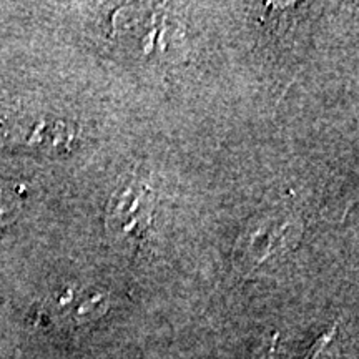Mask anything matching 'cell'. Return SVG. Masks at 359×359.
Here are the masks:
<instances>
[{
  "mask_svg": "<svg viewBox=\"0 0 359 359\" xmlns=\"http://www.w3.org/2000/svg\"><path fill=\"white\" fill-rule=\"evenodd\" d=\"M298 223L278 222L268 218L255 224L246 231L238 248V262H253L258 264L266 262L269 257H275L278 251H285L291 241L298 236Z\"/></svg>",
  "mask_w": 359,
  "mask_h": 359,
  "instance_id": "3",
  "label": "cell"
},
{
  "mask_svg": "<svg viewBox=\"0 0 359 359\" xmlns=\"http://www.w3.org/2000/svg\"><path fill=\"white\" fill-rule=\"evenodd\" d=\"M74 133L69 125L37 116H12L0 120V145L15 150L53 151L69 150Z\"/></svg>",
  "mask_w": 359,
  "mask_h": 359,
  "instance_id": "1",
  "label": "cell"
},
{
  "mask_svg": "<svg viewBox=\"0 0 359 359\" xmlns=\"http://www.w3.org/2000/svg\"><path fill=\"white\" fill-rule=\"evenodd\" d=\"M22 206L20 188L0 185V228L17 218Z\"/></svg>",
  "mask_w": 359,
  "mask_h": 359,
  "instance_id": "4",
  "label": "cell"
},
{
  "mask_svg": "<svg viewBox=\"0 0 359 359\" xmlns=\"http://www.w3.org/2000/svg\"><path fill=\"white\" fill-rule=\"evenodd\" d=\"M154 191L140 180L132 178L111 195L107 226L116 238H140L151 224Z\"/></svg>",
  "mask_w": 359,
  "mask_h": 359,
  "instance_id": "2",
  "label": "cell"
}]
</instances>
